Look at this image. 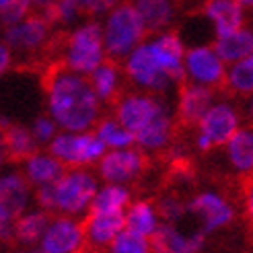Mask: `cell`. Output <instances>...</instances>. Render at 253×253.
<instances>
[{
  "instance_id": "obj_1",
  "label": "cell",
  "mask_w": 253,
  "mask_h": 253,
  "mask_svg": "<svg viewBox=\"0 0 253 253\" xmlns=\"http://www.w3.org/2000/svg\"><path fill=\"white\" fill-rule=\"evenodd\" d=\"M47 111L64 132L93 130L101 118V101L88 77L70 70L62 60H49L40 72Z\"/></svg>"
},
{
  "instance_id": "obj_2",
  "label": "cell",
  "mask_w": 253,
  "mask_h": 253,
  "mask_svg": "<svg viewBox=\"0 0 253 253\" xmlns=\"http://www.w3.org/2000/svg\"><path fill=\"white\" fill-rule=\"evenodd\" d=\"M105 58L107 52L103 40V25L99 21L83 23L81 27L72 31L56 29L43 54V62L62 60L70 70L84 74V77L97 70Z\"/></svg>"
},
{
  "instance_id": "obj_3",
  "label": "cell",
  "mask_w": 253,
  "mask_h": 253,
  "mask_svg": "<svg viewBox=\"0 0 253 253\" xmlns=\"http://www.w3.org/2000/svg\"><path fill=\"white\" fill-rule=\"evenodd\" d=\"M99 181L91 169H66L56 183L35 189V204L49 214L83 218L91 210Z\"/></svg>"
},
{
  "instance_id": "obj_4",
  "label": "cell",
  "mask_w": 253,
  "mask_h": 253,
  "mask_svg": "<svg viewBox=\"0 0 253 253\" xmlns=\"http://www.w3.org/2000/svg\"><path fill=\"white\" fill-rule=\"evenodd\" d=\"M148 31L134 0H122L109 12L103 25V40L107 58L124 62L132 49L146 42Z\"/></svg>"
},
{
  "instance_id": "obj_5",
  "label": "cell",
  "mask_w": 253,
  "mask_h": 253,
  "mask_svg": "<svg viewBox=\"0 0 253 253\" xmlns=\"http://www.w3.org/2000/svg\"><path fill=\"white\" fill-rule=\"evenodd\" d=\"M237 204L218 189H200L187 198V216L204 235L224 231L237 220Z\"/></svg>"
},
{
  "instance_id": "obj_6",
  "label": "cell",
  "mask_w": 253,
  "mask_h": 253,
  "mask_svg": "<svg viewBox=\"0 0 253 253\" xmlns=\"http://www.w3.org/2000/svg\"><path fill=\"white\" fill-rule=\"evenodd\" d=\"M35 189L23 171H8L0 175V241L15 243V220L31 208Z\"/></svg>"
},
{
  "instance_id": "obj_7",
  "label": "cell",
  "mask_w": 253,
  "mask_h": 253,
  "mask_svg": "<svg viewBox=\"0 0 253 253\" xmlns=\"http://www.w3.org/2000/svg\"><path fill=\"white\" fill-rule=\"evenodd\" d=\"M239 128H241V113H239V109L231 103H226V101L214 103L196 126L194 146L202 155L216 148H224V144L237 134Z\"/></svg>"
},
{
  "instance_id": "obj_8",
  "label": "cell",
  "mask_w": 253,
  "mask_h": 253,
  "mask_svg": "<svg viewBox=\"0 0 253 253\" xmlns=\"http://www.w3.org/2000/svg\"><path fill=\"white\" fill-rule=\"evenodd\" d=\"M47 150L66 165V169H91L97 167L107 153L105 144L93 130L86 132H58L47 144Z\"/></svg>"
},
{
  "instance_id": "obj_9",
  "label": "cell",
  "mask_w": 253,
  "mask_h": 253,
  "mask_svg": "<svg viewBox=\"0 0 253 253\" xmlns=\"http://www.w3.org/2000/svg\"><path fill=\"white\" fill-rule=\"evenodd\" d=\"M148 167L150 155H146L138 146H128L107 150L97 163L95 173L103 183H120L130 187L138 179H142Z\"/></svg>"
},
{
  "instance_id": "obj_10",
  "label": "cell",
  "mask_w": 253,
  "mask_h": 253,
  "mask_svg": "<svg viewBox=\"0 0 253 253\" xmlns=\"http://www.w3.org/2000/svg\"><path fill=\"white\" fill-rule=\"evenodd\" d=\"M111 113L124 124L132 134H138L142 128L157 120L159 116L169 111V105L163 95L148 93V91H124V95L116 101V105L109 107Z\"/></svg>"
},
{
  "instance_id": "obj_11",
  "label": "cell",
  "mask_w": 253,
  "mask_h": 253,
  "mask_svg": "<svg viewBox=\"0 0 253 253\" xmlns=\"http://www.w3.org/2000/svg\"><path fill=\"white\" fill-rule=\"evenodd\" d=\"M54 31L56 29L49 25L43 12L31 10L23 21L4 29V42L10 45L12 54L19 52V54L35 56L37 64H43L45 47L49 40H52Z\"/></svg>"
},
{
  "instance_id": "obj_12",
  "label": "cell",
  "mask_w": 253,
  "mask_h": 253,
  "mask_svg": "<svg viewBox=\"0 0 253 253\" xmlns=\"http://www.w3.org/2000/svg\"><path fill=\"white\" fill-rule=\"evenodd\" d=\"M122 68H124L126 79L148 93L163 95V93H167L169 86L173 84L169 74L159 64L153 47H150V42L148 43L144 42L136 49H132L130 56L122 62Z\"/></svg>"
},
{
  "instance_id": "obj_13",
  "label": "cell",
  "mask_w": 253,
  "mask_h": 253,
  "mask_svg": "<svg viewBox=\"0 0 253 253\" xmlns=\"http://www.w3.org/2000/svg\"><path fill=\"white\" fill-rule=\"evenodd\" d=\"M218 91L210 86L198 84L194 81H183L177 84V103H175V124L179 132H194L200 120L206 116V111L214 105Z\"/></svg>"
},
{
  "instance_id": "obj_14",
  "label": "cell",
  "mask_w": 253,
  "mask_h": 253,
  "mask_svg": "<svg viewBox=\"0 0 253 253\" xmlns=\"http://www.w3.org/2000/svg\"><path fill=\"white\" fill-rule=\"evenodd\" d=\"M37 247L43 253H83L86 249L83 218L52 214Z\"/></svg>"
},
{
  "instance_id": "obj_15",
  "label": "cell",
  "mask_w": 253,
  "mask_h": 253,
  "mask_svg": "<svg viewBox=\"0 0 253 253\" xmlns=\"http://www.w3.org/2000/svg\"><path fill=\"white\" fill-rule=\"evenodd\" d=\"M185 74L189 81L224 93L226 64L212 45H196L185 52Z\"/></svg>"
},
{
  "instance_id": "obj_16",
  "label": "cell",
  "mask_w": 253,
  "mask_h": 253,
  "mask_svg": "<svg viewBox=\"0 0 253 253\" xmlns=\"http://www.w3.org/2000/svg\"><path fill=\"white\" fill-rule=\"evenodd\" d=\"M206 237L200 229H183L179 222H163L150 241L155 253H202Z\"/></svg>"
},
{
  "instance_id": "obj_17",
  "label": "cell",
  "mask_w": 253,
  "mask_h": 253,
  "mask_svg": "<svg viewBox=\"0 0 253 253\" xmlns=\"http://www.w3.org/2000/svg\"><path fill=\"white\" fill-rule=\"evenodd\" d=\"M126 212H86L83 216V229L86 249L103 253L111 241L126 229Z\"/></svg>"
},
{
  "instance_id": "obj_18",
  "label": "cell",
  "mask_w": 253,
  "mask_h": 253,
  "mask_svg": "<svg viewBox=\"0 0 253 253\" xmlns=\"http://www.w3.org/2000/svg\"><path fill=\"white\" fill-rule=\"evenodd\" d=\"M150 47H153L159 64L169 74V79L173 81L175 86L187 81V74H185V52L187 49L181 42V35L173 27L159 33L155 40L150 42Z\"/></svg>"
},
{
  "instance_id": "obj_19",
  "label": "cell",
  "mask_w": 253,
  "mask_h": 253,
  "mask_svg": "<svg viewBox=\"0 0 253 253\" xmlns=\"http://www.w3.org/2000/svg\"><path fill=\"white\" fill-rule=\"evenodd\" d=\"M179 134L181 132L177 128L175 118L171 116V111H167V113H163V116H159L157 120H153L138 134H134V140H136V146L144 150L146 155L163 157L177 142Z\"/></svg>"
},
{
  "instance_id": "obj_20",
  "label": "cell",
  "mask_w": 253,
  "mask_h": 253,
  "mask_svg": "<svg viewBox=\"0 0 253 253\" xmlns=\"http://www.w3.org/2000/svg\"><path fill=\"white\" fill-rule=\"evenodd\" d=\"M0 146H2L8 163H23L40 150V142L31 128L21 124L0 120Z\"/></svg>"
},
{
  "instance_id": "obj_21",
  "label": "cell",
  "mask_w": 253,
  "mask_h": 253,
  "mask_svg": "<svg viewBox=\"0 0 253 253\" xmlns=\"http://www.w3.org/2000/svg\"><path fill=\"white\" fill-rule=\"evenodd\" d=\"M198 12L212 23L216 37L229 35L237 29L245 27L243 4H239L237 0H204L198 6Z\"/></svg>"
},
{
  "instance_id": "obj_22",
  "label": "cell",
  "mask_w": 253,
  "mask_h": 253,
  "mask_svg": "<svg viewBox=\"0 0 253 253\" xmlns=\"http://www.w3.org/2000/svg\"><path fill=\"white\" fill-rule=\"evenodd\" d=\"M124 79H126V74L122 68V62H116L111 58H105L103 64L88 74V81H91L93 91L97 93L99 101L109 107L116 105V101L124 95L126 91L122 83Z\"/></svg>"
},
{
  "instance_id": "obj_23",
  "label": "cell",
  "mask_w": 253,
  "mask_h": 253,
  "mask_svg": "<svg viewBox=\"0 0 253 253\" xmlns=\"http://www.w3.org/2000/svg\"><path fill=\"white\" fill-rule=\"evenodd\" d=\"M66 171V165L56 159L49 150H37L27 161L23 163V175L27 177L33 189L56 183Z\"/></svg>"
},
{
  "instance_id": "obj_24",
  "label": "cell",
  "mask_w": 253,
  "mask_h": 253,
  "mask_svg": "<svg viewBox=\"0 0 253 253\" xmlns=\"http://www.w3.org/2000/svg\"><path fill=\"white\" fill-rule=\"evenodd\" d=\"M224 155L231 171L243 179L253 173V124L241 126L237 134L224 144Z\"/></svg>"
},
{
  "instance_id": "obj_25",
  "label": "cell",
  "mask_w": 253,
  "mask_h": 253,
  "mask_svg": "<svg viewBox=\"0 0 253 253\" xmlns=\"http://www.w3.org/2000/svg\"><path fill=\"white\" fill-rule=\"evenodd\" d=\"M126 229L138 233L142 237L153 239L155 233L161 229L163 218L161 212L157 208V202L150 198H136L132 200V204L126 208Z\"/></svg>"
},
{
  "instance_id": "obj_26",
  "label": "cell",
  "mask_w": 253,
  "mask_h": 253,
  "mask_svg": "<svg viewBox=\"0 0 253 253\" xmlns=\"http://www.w3.org/2000/svg\"><path fill=\"white\" fill-rule=\"evenodd\" d=\"M210 45L220 56L224 64L231 66L235 62H241L253 54V29L241 27L229 35H218L214 37V42Z\"/></svg>"
},
{
  "instance_id": "obj_27",
  "label": "cell",
  "mask_w": 253,
  "mask_h": 253,
  "mask_svg": "<svg viewBox=\"0 0 253 253\" xmlns=\"http://www.w3.org/2000/svg\"><path fill=\"white\" fill-rule=\"evenodd\" d=\"M49 218L52 214L40 206L27 208L15 220V243H19V247H37L47 229Z\"/></svg>"
},
{
  "instance_id": "obj_28",
  "label": "cell",
  "mask_w": 253,
  "mask_h": 253,
  "mask_svg": "<svg viewBox=\"0 0 253 253\" xmlns=\"http://www.w3.org/2000/svg\"><path fill=\"white\" fill-rule=\"evenodd\" d=\"M134 4L140 12L146 25L148 35H159L171 29L175 19V2L173 0H134Z\"/></svg>"
},
{
  "instance_id": "obj_29",
  "label": "cell",
  "mask_w": 253,
  "mask_h": 253,
  "mask_svg": "<svg viewBox=\"0 0 253 253\" xmlns=\"http://www.w3.org/2000/svg\"><path fill=\"white\" fill-rule=\"evenodd\" d=\"M132 189L128 185H120V183H103L99 185L97 194L93 198V204L88 212H126L132 204Z\"/></svg>"
},
{
  "instance_id": "obj_30",
  "label": "cell",
  "mask_w": 253,
  "mask_h": 253,
  "mask_svg": "<svg viewBox=\"0 0 253 253\" xmlns=\"http://www.w3.org/2000/svg\"><path fill=\"white\" fill-rule=\"evenodd\" d=\"M93 132L99 136V140L105 144L107 150L113 148H128V146H136L134 134L126 128L124 124L118 122V118L113 113H107V116H101L95 124Z\"/></svg>"
},
{
  "instance_id": "obj_31",
  "label": "cell",
  "mask_w": 253,
  "mask_h": 253,
  "mask_svg": "<svg viewBox=\"0 0 253 253\" xmlns=\"http://www.w3.org/2000/svg\"><path fill=\"white\" fill-rule=\"evenodd\" d=\"M224 93L235 97H251L253 95V62L245 58L241 62H235L231 68H226V83Z\"/></svg>"
},
{
  "instance_id": "obj_32",
  "label": "cell",
  "mask_w": 253,
  "mask_h": 253,
  "mask_svg": "<svg viewBox=\"0 0 253 253\" xmlns=\"http://www.w3.org/2000/svg\"><path fill=\"white\" fill-rule=\"evenodd\" d=\"M103 253H155V251H153V241L148 237L124 229Z\"/></svg>"
},
{
  "instance_id": "obj_33",
  "label": "cell",
  "mask_w": 253,
  "mask_h": 253,
  "mask_svg": "<svg viewBox=\"0 0 253 253\" xmlns=\"http://www.w3.org/2000/svg\"><path fill=\"white\" fill-rule=\"evenodd\" d=\"M157 208L161 212L163 222H181L187 216V200L177 192H165L157 200Z\"/></svg>"
},
{
  "instance_id": "obj_34",
  "label": "cell",
  "mask_w": 253,
  "mask_h": 253,
  "mask_svg": "<svg viewBox=\"0 0 253 253\" xmlns=\"http://www.w3.org/2000/svg\"><path fill=\"white\" fill-rule=\"evenodd\" d=\"M31 132L37 138V142L47 146L58 134V124L54 122V118L49 116V113L47 116H37L33 120V124H31Z\"/></svg>"
},
{
  "instance_id": "obj_35",
  "label": "cell",
  "mask_w": 253,
  "mask_h": 253,
  "mask_svg": "<svg viewBox=\"0 0 253 253\" xmlns=\"http://www.w3.org/2000/svg\"><path fill=\"white\" fill-rule=\"evenodd\" d=\"M239 198H241L243 216L247 218L249 226L253 229V173L241 179V192H239Z\"/></svg>"
},
{
  "instance_id": "obj_36",
  "label": "cell",
  "mask_w": 253,
  "mask_h": 253,
  "mask_svg": "<svg viewBox=\"0 0 253 253\" xmlns=\"http://www.w3.org/2000/svg\"><path fill=\"white\" fill-rule=\"evenodd\" d=\"M122 0H79L83 17H99L103 12H109L116 4H120Z\"/></svg>"
},
{
  "instance_id": "obj_37",
  "label": "cell",
  "mask_w": 253,
  "mask_h": 253,
  "mask_svg": "<svg viewBox=\"0 0 253 253\" xmlns=\"http://www.w3.org/2000/svg\"><path fill=\"white\" fill-rule=\"evenodd\" d=\"M12 49L10 45L4 42V40H0V77H4V74L10 70L12 66Z\"/></svg>"
},
{
  "instance_id": "obj_38",
  "label": "cell",
  "mask_w": 253,
  "mask_h": 253,
  "mask_svg": "<svg viewBox=\"0 0 253 253\" xmlns=\"http://www.w3.org/2000/svg\"><path fill=\"white\" fill-rule=\"evenodd\" d=\"M31 2H33V10L43 12V10H47L52 4H56L58 0H31Z\"/></svg>"
},
{
  "instance_id": "obj_39",
  "label": "cell",
  "mask_w": 253,
  "mask_h": 253,
  "mask_svg": "<svg viewBox=\"0 0 253 253\" xmlns=\"http://www.w3.org/2000/svg\"><path fill=\"white\" fill-rule=\"evenodd\" d=\"M10 253H43L40 247H19L15 251H10Z\"/></svg>"
},
{
  "instance_id": "obj_40",
  "label": "cell",
  "mask_w": 253,
  "mask_h": 253,
  "mask_svg": "<svg viewBox=\"0 0 253 253\" xmlns=\"http://www.w3.org/2000/svg\"><path fill=\"white\" fill-rule=\"evenodd\" d=\"M247 120L249 124H253V95L247 97Z\"/></svg>"
},
{
  "instance_id": "obj_41",
  "label": "cell",
  "mask_w": 253,
  "mask_h": 253,
  "mask_svg": "<svg viewBox=\"0 0 253 253\" xmlns=\"http://www.w3.org/2000/svg\"><path fill=\"white\" fill-rule=\"evenodd\" d=\"M4 163H8L6 161V155H4V150H2V146H0V169L4 167Z\"/></svg>"
},
{
  "instance_id": "obj_42",
  "label": "cell",
  "mask_w": 253,
  "mask_h": 253,
  "mask_svg": "<svg viewBox=\"0 0 253 253\" xmlns=\"http://www.w3.org/2000/svg\"><path fill=\"white\" fill-rule=\"evenodd\" d=\"M239 4H243V6H249V8H253V0H237Z\"/></svg>"
},
{
  "instance_id": "obj_43",
  "label": "cell",
  "mask_w": 253,
  "mask_h": 253,
  "mask_svg": "<svg viewBox=\"0 0 253 253\" xmlns=\"http://www.w3.org/2000/svg\"><path fill=\"white\" fill-rule=\"evenodd\" d=\"M8 2H10V0H0V10H2V8H4Z\"/></svg>"
},
{
  "instance_id": "obj_44",
  "label": "cell",
  "mask_w": 253,
  "mask_h": 253,
  "mask_svg": "<svg viewBox=\"0 0 253 253\" xmlns=\"http://www.w3.org/2000/svg\"><path fill=\"white\" fill-rule=\"evenodd\" d=\"M83 253H97V251H91V249H84Z\"/></svg>"
},
{
  "instance_id": "obj_45",
  "label": "cell",
  "mask_w": 253,
  "mask_h": 253,
  "mask_svg": "<svg viewBox=\"0 0 253 253\" xmlns=\"http://www.w3.org/2000/svg\"><path fill=\"white\" fill-rule=\"evenodd\" d=\"M249 58H251V62H253V54H251V56H249Z\"/></svg>"
}]
</instances>
